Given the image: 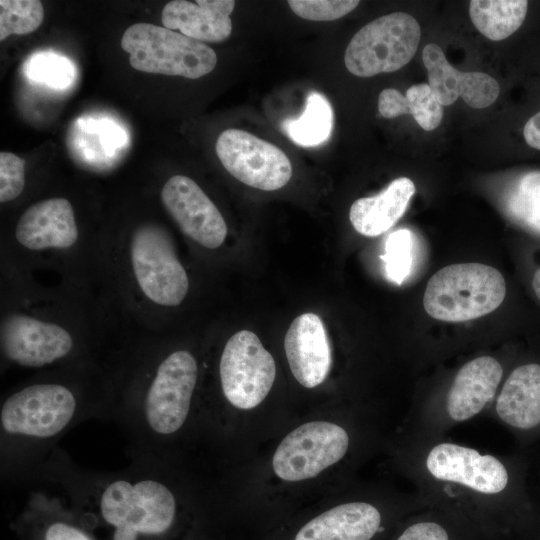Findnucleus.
<instances>
[{
	"mask_svg": "<svg viewBox=\"0 0 540 540\" xmlns=\"http://www.w3.org/2000/svg\"><path fill=\"white\" fill-rule=\"evenodd\" d=\"M168 471L136 461L123 470L88 471L58 446L34 482L60 489L97 540H194Z\"/></svg>",
	"mask_w": 540,
	"mask_h": 540,
	"instance_id": "nucleus-1",
	"label": "nucleus"
},
{
	"mask_svg": "<svg viewBox=\"0 0 540 540\" xmlns=\"http://www.w3.org/2000/svg\"><path fill=\"white\" fill-rule=\"evenodd\" d=\"M115 401L81 394L59 381L23 386L1 403L0 458L2 478L33 482L58 447V441L88 419H111Z\"/></svg>",
	"mask_w": 540,
	"mask_h": 540,
	"instance_id": "nucleus-2",
	"label": "nucleus"
},
{
	"mask_svg": "<svg viewBox=\"0 0 540 540\" xmlns=\"http://www.w3.org/2000/svg\"><path fill=\"white\" fill-rule=\"evenodd\" d=\"M198 365L188 350H175L155 363L143 387L119 398L112 420L123 430L132 461L169 469L172 444L190 416Z\"/></svg>",
	"mask_w": 540,
	"mask_h": 540,
	"instance_id": "nucleus-3",
	"label": "nucleus"
},
{
	"mask_svg": "<svg viewBox=\"0 0 540 540\" xmlns=\"http://www.w3.org/2000/svg\"><path fill=\"white\" fill-rule=\"evenodd\" d=\"M505 295V280L497 269L481 263H458L432 275L423 306L434 319L463 322L493 312Z\"/></svg>",
	"mask_w": 540,
	"mask_h": 540,
	"instance_id": "nucleus-4",
	"label": "nucleus"
},
{
	"mask_svg": "<svg viewBox=\"0 0 540 540\" xmlns=\"http://www.w3.org/2000/svg\"><path fill=\"white\" fill-rule=\"evenodd\" d=\"M132 68L146 73L197 79L216 66L217 55L207 44L166 27L136 23L121 38Z\"/></svg>",
	"mask_w": 540,
	"mask_h": 540,
	"instance_id": "nucleus-5",
	"label": "nucleus"
},
{
	"mask_svg": "<svg viewBox=\"0 0 540 540\" xmlns=\"http://www.w3.org/2000/svg\"><path fill=\"white\" fill-rule=\"evenodd\" d=\"M421 29L405 12H393L362 27L350 40L344 55L347 70L358 77L394 72L415 55Z\"/></svg>",
	"mask_w": 540,
	"mask_h": 540,
	"instance_id": "nucleus-6",
	"label": "nucleus"
},
{
	"mask_svg": "<svg viewBox=\"0 0 540 540\" xmlns=\"http://www.w3.org/2000/svg\"><path fill=\"white\" fill-rule=\"evenodd\" d=\"M130 257L136 281L148 299L162 306L181 304L188 293V276L164 229L154 224L137 228Z\"/></svg>",
	"mask_w": 540,
	"mask_h": 540,
	"instance_id": "nucleus-7",
	"label": "nucleus"
},
{
	"mask_svg": "<svg viewBox=\"0 0 540 540\" xmlns=\"http://www.w3.org/2000/svg\"><path fill=\"white\" fill-rule=\"evenodd\" d=\"M221 389L226 400L238 409L258 406L271 390L276 365L258 336L241 330L226 342L219 362Z\"/></svg>",
	"mask_w": 540,
	"mask_h": 540,
	"instance_id": "nucleus-8",
	"label": "nucleus"
},
{
	"mask_svg": "<svg viewBox=\"0 0 540 540\" xmlns=\"http://www.w3.org/2000/svg\"><path fill=\"white\" fill-rule=\"evenodd\" d=\"M349 437L339 425L326 421L305 423L278 445L272 460L275 474L285 481L313 478L341 460Z\"/></svg>",
	"mask_w": 540,
	"mask_h": 540,
	"instance_id": "nucleus-9",
	"label": "nucleus"
},
{
	"mask_svg": "<svg viewBox=\"0 0 540 540\" xmlns=\"http://www.w3.org/2000/svg\"><path fill=\"white\" fill-rule=\"evenodd\" d=\"M215 149L224 168L250 187L274 191L285 186L292 177V165L286 154L246 131H223Z\"/></svg>",
	"mask_w": 540,
	"mask_h": 540,
	"instance_id": "nucleus-10",
	"label": "nucleus"
},
{
	"mask_svg": "<svg viewBox=\"0 0 540 540\" xmlns=\"http://www.w3.org/2000/svg\"><path fill=\"white\" fill-rule=\"evenodd\" d=\"M1 349L11 363L40 368L68 358L74 349V340L57 324L12 314L1 325Z\"/></svg>",
	"mask_w": 540,
	"mask_h": 540,
	"instance_id": "nucleus-11",
	"label": "nucleus"
},
{
	"mask_svg": "<svg viewBox=\"0 0 540 540\" xmlns=\"http://www.w3.org/2000/svg\"><path fill=\"white\" fill-rule=\"evenodd\" d=\"M161 200L186 236L208 249L223 244L227 235L225 220L194 180L172 176L161 190Z\"/></svg>",
	"mask_w": 540,
	"mask_h": 540,
	"instance_id": "nucleus-12",
	"label": "nucleus"
},
{
	"mask_svg": "<svg viewBox=\"0 0 540 540\" xmlns=\"http://www.w3.org/2000/svg\"><path fill=\"white\" fill-rule=\"evenodd\" d=\"M429 473L438 480L459 483L484 494H497L508 484V472L492 455L454 443H441L426 459Z\"/></svg>",
	"mask_w": 540,
	"mask_h": 540,
	"instance_id": "nucleus-13",
	"label": "nucleus"
},
{
	"mask_svg": "<svg viewBox=\"0 0 540 540\" xmlns=\"http://www.w3.org/2000/svg\"><path fill=\"white\" fill-rule=\"evenodd\" d=\"M11 529L21 540H97L63 497L43 490L29 494Z\"/></svg>",
	"mask_w": 540,
	"mask_h": 540,
	"instance_id": "nucleus-14",
	"label": "nucleus"
},
{
	"mask_svg": "<svg viewBox=\"0 0 540 540\" xmlns=\"http://www.w3.org/2000/svg\"><path fill=\"white\" fill-rule=\"evenodd\" d=\"M285 354L295 379L305 388L325 381L332 364L329 339L321 318L304 313L291 323L284 338Z\"/></svg>",
	"mask_w": 540,
	"mask_h": 540,
	"instance_id": "nucleus-15",
	"label": "nucleus"
},
{
	"mask_svg": "<svg viewBox=\"0 0 540 540\" xmlns=\"http://www.w3.org/2000/svg\"><path fill=\"white\" fill-rule=\"evenodd\" d=\"M15 237L29 250L71 247L78 238L71 203L57 197L33 204L19 218Z\"/></svg>",
	"mask_w": 540,
	"mask_h": 540,
	"instance_id": "nucleus-16",
	"label": "nucleus"
},
{
	"mask_svg": "<svg viewBox=\"0 0 540 540\" xmlns=\"http://www.w3.org/2000/svg\"><path fill=\"white\" fill-rule=\"evenodd\" d=\"M382 524L380 511L367 502L330 508L300 525L291 540H372Z\"/></svg>",
	"mask_w": 540,
	"mask_h": 540,
	"instance_id": "nucleus-17",
	"label": "nucleus"
},
{
	"mask_svg": "<svg viewBox=\"0 0 540 540\" xmlns=\"http://www.w3.org/2000/svg\"><path fill=\"white\" fill-rule=\"evenodd\" d=\"M233 0H186L168 2L162 11L164 27L200 42H222L232 31Z\"/></svg>",
	"mask_w": 540,
	"mask_h": 540,
	"instance_id": "nucleus-18",
	"label": "nucleus"
},
{
	"mask_svg": "<svg viewBox=\"0 0 540 540\" xmlns=\"http://www.w3.org/2000/svg\"><path fill=\"white\" fill-rule=\"evenodd\" d=\"M503 374L501 364L491 356H481L457 372L447 396V411L454 421L477 415L494 397Z\"/></svg>",
	"mask_w": 540,
	"mask_h": 540,
	"instance_id": "nucleus-19",
	"label": "nucleus"
},
{
	"mask_svg": "<svg viewBox=\"0 0 540 540\" xmlns=\"http://www.w3.org/2000/svg\"><path fill=\"white\" fill-rule=\"evenodd\" d=\"M414 193L411 179L397 178L381 193L354 201L349 211L350 222L364 236H379L402 217Z\"/></svg>",
	"mask_w": 540,
	"mask_h": 540,
	"instance_id": "nucleus-20",
	"label": "nucleus"
},
{
	"mask_svg": "<svg viewBox=\"0 0 540 540\" xmlns=\"http://www.w3.org/2000/svg\"><path fill=\"white\" fill-rule=\"evenodd\" d=\"M496 412L514 428L540 424V365L525 364L511 372L497 398Z\"/></svg>",
	"mask_w": 540,
	"mask_h": 540,
	"instance_id": "nucleus-21",
	"label": "nucleus"
},
{
	"mask_svg": "<svg viewBox=\"0 0 540 540\" xmlns=\"http://www.w3.org/2000/svg\"><path fill=\"white\" fill-rule=\"evenodd\" d=\"M378 110L389 119L410 114L426 131L436 129L443 118V106L425 83L412 85L405 95L393 88L384 89L379 94Z\"/></svg>",
	"mask_w": 540,
	"mask_h": 540,
	"instance_id": "nucleus-22",
	"label": "nucleus"
},
{
	"mask_svg": "<svg viewBox=\"0 0 540 540\" xmlns=\"http://www.w3.org/2000/svg\"><path fill=\"white\" fill-rule=\"evenodd\" d=\"M527 9L525 0H473L469 5V15L482 35L500 41L520 28Z\"/></svg>",
	"mask_w": 540,
	"mask_h": 540,
	"instance_id": "nucleus-23",
	"label": "nucleus"
},
{
	"mask_svg": "<svg viewBox=\"0 0 540 540\" xmlns=\"http://www.w3.org/2000/svg\"><path fill=\"white\" fill-rule=\"evenodd\" d=\"M286 135L296 144L309 147L325 142L333 128V111L329 101L318 92H311L303 113L282 124Z\"/></svg>",
	"mask_w": 540,
	"mask_h": 540,
	"instance_id": "nucleus-24",
	"label": "nucleus"
},
{
	"mask_svg": "<svg viewBox=\"0 0 540 540\" xmlns=\"http://www.w3.org/2000/svg\"><path fill=\"white\" fill-rule=\"evenodd\" d=\"M422 59L428 72L429 87L442 106L453 104L457 98L462 72L446 59L442 49L434 43L427 44Z\"/></svg>",
	"mask_w": 540,
	"mask_h": 540,
	"instance_id": "nucleus-25",
	"label": "nucleus"
},
{
	"mask_svg": "<svg viewBox=\"0 0 540 540\" xmlns=\"http://www.w3.org/2000/svg\"><path fill=\"white\" fill-rule=\"evenodd\" d=\"M24 70L30 80L54 89H66L76 78L73 62L53 51L33 53L27 59Z\"/></svg>",
	"mask_w": 540,
	"mask_h": 540,
	"instance_id": "nucleus-26",
	"label": "nucleus"
},
{
	"mask_svg": "<svg viewBox=\"0 0 540 540\" xmlns=\"http://www.w3.org/2000/svg\"><path fill=\"white\" fill-rule=\"evenodd\" d=\"M510 215L540 235V172L525 174L508 198Z\"/></svg>",
	"mask_w": 540,
	"mask_h": 540,
	"instance_id": "nucleus-27",
	"label": "nucleus"
},
{
	"mask_svg": "<svg viewBox=\"0 0 540 540\" xmlns=\"http://www.w3.org/2000/svg\"><path fill=\"white\" fill-rule=\"evenodd\" d=\"M44 19V8L39 0L0 1V40L11 35H25L35 31Z\"/></svg>",
	"mask_w": 540,
	"mask_h": 540,
	"instance_id": "nucleus-28",
	"label": "nucleus"
},
{
	"mask_svg": "<svg viewBox=\"0 0 540 540\" xmlns=\"http://www.w3.org/2000/svg\"><path fill=\"white\" fill-rule=\"evenodd\" d=\"M385 264L387 278L400 285L409 275L412 266V234L407 229L392 232L385 243V254L381 257Z\"/></svg>",
	"mask_w": 540,
	"mask_h": 540,
	"instance_id": "nucleus-29",
	"label": "nucleus"
},
{
	"mask_svg": "<svg viewBox=\"0 0 540 540\" xmlns=\"http://www.w3.org/2000/svg\"><path fill=\"white\" fill-rule=\"evenodd\" d=\"M499 92L498 82L490 75L482 72H462L458 94L470 107L482 109L490 106Z\"/></svg>",
	"mask_w": 540,
	"mask_h": 540,
	"instance_id": "nucleus-30",
	"label": "nucleus"
},
{
	"mask_svg": "<svg viewBox=\"0 0 540 540\" xmlns=\"http://www.w3.org/2000/svg\"><path fill=\"white\" fill-rule=\"evenodd\" d=\"M291 10L299 17L311 21H332L354 10L357 0H289Z\"/></svg>",
	"mask_w": 540,
	"mask_h": 540,
	"instance_id": "nucleus-31",
	"label": "nucleus"
},
{
	"mask_svg": "<svg viewBox=\"0 0 540 540\" xmlns=\"http://www.w3.org/2000/svg\"><path fill=\"white\" fill-rule=\"evenodd\" d=\"M25 185V161L10 153H0V202L17 198Z\"/></svg>",
	"mask_w": 540,
	"mask_h": 540,
	"instance_id": "nucleus-32",
	"label": "nucleus"
},
{
	"mask_svg": "<svg viewBox=\"0 0 540 540\" xmlns=\"http://www.w3.org/2000/svg\"><path fill=\"white\" fill-rule=\"evenodd\" d=\"M397 540H449V538L443 526L425 521L407 527Z\"/></svg>",
	"mask_w": 540,
	"mask_h": 540,
	"instance_id": "nucleus-33",
	"label": "nucleus"
},
{
	"mask_svg": "<svg viewBox=\"0 0 540 540\" xmlns=\"http://www.w3.org/2000/svg\"><path fill=\"white\" fill-rule=\"evenodd\" d=\"M523 134L530 147L540 150V111L526 122Z\"/></svg>",
	"mask_w": 540,
	"mask_h": 540,
	"instance_id": "nucleus-34",
	"label": "nucleus"
},
{
	"mask_svg": "<svg viewBox=\"0 0 540 540\" xmlns=\"http://www.w3.org/2000/svg\"><path fill=\"white\" fill-rule=\"evenodd\" d=\"M532 288L534 290V293L540 300V269H538L534 274V277L532 279Z\"/></svg>",
	"mask_w": 540,
	"mask_h": 540,
	"instance_id": "nucleus-35",
	"label": "nucleus"
}]
</instances>
